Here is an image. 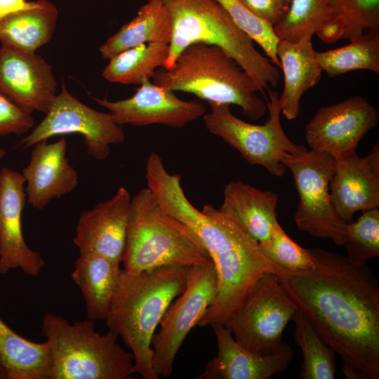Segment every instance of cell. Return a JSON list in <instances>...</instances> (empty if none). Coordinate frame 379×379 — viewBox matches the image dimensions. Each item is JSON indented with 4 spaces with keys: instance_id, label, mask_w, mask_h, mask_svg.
I'll use <instances>...</instances> for the list:
<instances>
[{
    "instance_id": "obj_19",
    "label": "cell",
    "mask_w": 379,
    "mask_h": 379,
    "mask_svg": "<svg viewBox=\"0 0 379 379\" xmlns=\"http://www.w3.org/2000/svg\"><path fill=\"white\" fill-rule=\"evenodd\" d=\"M218 353L206 365L197 379H267L284 371L293 359L291 346L284 343L277 352L261 355L238 343L221 324H212Z\"/></svg>"
},
{
    "instance_id": "obj_17",
    "label": "cell",
    "mask_w": 379,
    "mask_h": 379,
    "mask_svg": "<svg viewBox=\"0 0 379 379\" xmlns=\"http://www.w3.org/2000/svg\"><path fill=\"white\" fill-rule=\"evenodd\" d=\"M131 197L120 187L108 200L81 213L73 239L81 253H95L121 262Z\"/></svg>"
},
{
    "instance_id": "obj_29",
    "label": "cell",
    "mask_w": 379,
    "mask_h": 379,
    "mask_svg": "<svg viewBox=\"0 0 379 379\" xmlns=\"http://www.w3.org/2000/svg\"><path fill=\"white\" fill-rule=\"evenodd\" d=\"M317 59L329 77L359 69L378 74L379 30L368 31L344 46L317 52Z\"/></svg>"
},
{
    "instance_id": "obj_35",
    "label": "cell",
    "mask_w": 379,
    "mask_h": 379,
    "mask_svg": "<svg viewBox=\"0 0 379 379\" xmlns=\"http://www.w3.org/2000/svg\"><path fill=\"white\" fill-rule=\"evenodd\" d=\"M34 127L32 114L17 105L0 91V136L22 135Z\"/></svg>"
},
{
    "instance_id": "obj_11",
    "label": "cell",
    "mask_w": 379,
    "mask_h": 379,
    "mask_svg": "<svg viewBox=\"0 0 379 379\" xmlns=\"http://www.w3.org/2000/svg\"><path fill=\"white\" fill-rule=\"evenodd\" d=\"M218 279L213 262L189 268L185 286L167 308L152 342V366L159 377L170 376L175 357L191 330L213 301Z\"/></svg>"
},
{
    "instance_id": "obj_8",
    "label": "cell",
    "mask_w": 379,
    "mask_h": 379,
    "mask_svg": "<svg viewBox=\"0 0 379 379\" xmlns=\"http://www.w3.org/2000/svg\"><path fill=\"white\" fill-rule=\"evenodd\" d=\"M267 90L269 118L262 125L237 118L232 113L230 105L219 102H208L210 111L203 119L211 133L236 149L250 164L261 166L272 175L282 177L286 168L284 161L307 149L287 137L280 121L279 93Z\"/></svg>"
},
{
    "instance_id": "obj_28",
    "label": "cell",
    "mask_w": 379,
    "mask_h": 379,
    "mask_svg": "<svg viewBox=\"0 0 379 379\" xmlns=\"http://www.w3.org/2000/svg\"><path fill=\"white\" fill-rule=\"evenodd\" d=\"M168 55V44L147 43L114 55L102 71L109 82L140 85L151 80L154 72L163 67Z\"/></svg>"
},
{
    "instance_id": "obj_34",
    "label": "cell",
    "mask_w": 379,
    "mask_h": 379,
    "mask_svg": "<svg viewBox=\"0 0 379 379\" xmlns=\"http://www.w3.org/2000/svg\"><path fill=\"white\" fill-rule=\"evenodd\" d=\"M262 253L272 262L288 271L309 269L314 265L308 248H304L292 240L279 222L269 240L259 244Z\"/></svg>"
},
{
    "instance_id": "obj_22",
    "label": "cell",
    "mask_w": 379,
    "mask_h": 379,
    "mask_svg": "<svg viewBox=\"0 0 379 379\" xmlns=\"http://www.w3.org/2000/svg\"><path fill=\"white\" fill-rule=\"evenodd\" d=\"M317 52L310 39L294 43L279 40L277 44V55L284 74V88L279 101L281 112L288 120L298 117L302 95L321 77Z\"/></svg>"
},
{
    "instance_id": "obj_25",
    "label": "cell",
    "mask_w": 379,
    "mask_h": 379,
    "mask_svg": "<svg viewBox=\"0 0 379 379\" xmlns=\"http://www.w3.org/2000/svg\"><path fill=\"white\" fill-rule=\"evenodd\" d=\"M146 1L137 15L100 47L104 59L142 44H169L172 23L167 8L159 0Z\"/></svg>"
},
{
    "instance_id": "obj_27",
    "label": "cell",
    "mask_w": 379,
    "mask_h": 379,
    "mask_svg": "<svg viewBox=\"0 0 379 379\" xmlns=\"http://www.w3.org/2000/svg\"><path fill=\"white\" fill-rule=\"evenodd\" d=\"M332 18L317 34L326 44L379 30V0H328Z\"/></svg>"
},
{
    "instance_id": "obj_1",
    "label": "cell",
    "mask_w": 379,
    "mask_h": 379,
    "mask_svg": "<svg viewBox=\"0 0 379 379\" xmlns=\"http://www.w3.org/2000/svg\"><path fill=\"white\" fill-rule=\"evenodd\" d=\"M313 267L279 277L321 338L337 353L348 378H379V284L363 262L308 248Z\"/></svg>"
},
{
    "instance_id": "obj_38",
    "label": "cell",
    "mask_w": 379,
    "mask_h": 379,
    "mask_svg": "<svg viewBox=\"0 0 379 379\" xmlns=\"http://www.w3.org/2000/svg\"><path fill=\"white\" fill-rule=\"evenodd\" d=\"M284 7L288 8L291 0H277Z\"/></svg>"
},
{
    "instance_id": "obj_2",
    "label": "cell",
    "mask_w": 379,
    "mask_h": 379,
    "mask_svg": "<svg viewBox=\"0 0 379 379\" xmlns=\"http://www.w3.org/2000/svg\"><path fill=\"white\" fill-rule=\"evenodd\" d=\"M145 176L147 186L161 207L194 234L215 269L216 293L198 326L223 324L265 273L279 277L287 271L269 260L231 215L211 204L201 211L195 208L184 192L180 175L170 173L158 154L149 155Z\"/></svg>"
},
{
    "instance_id": "obj_33",
    "label": "cell",
    "mask_w": 379,
    "mask_h": 379,
    "mask_svg": "<svg viewBox=\"0 0 379 379\" xmlns=\"http://www.w3.org/2000/svg\"><path fill=\"white\" fill-rule=\"evenodd\" d=\"M227 11L237 25L256 42L264 51L268 59L277 67L280 62L277 55L279 41L273 26L257 18L244 7L238 0H215Z\"/></svg>"
},
{
    "instance_id": "obj_21",
    "label": "cell",
    "mask_w": 379,
    "mask_h": 379,
    "mask_svg": "<svg viewBox=\"0 0 379 379\" xmlns=\"http://www.w3.org/2000/svg\"><path fill=\"white\" fill-rule=\"evenodd\" d=\"M277 194L262 191L240 180L231 181L223 189L220 209L234 218L259 244L266 243L278 222Z\"/></svg>"
},
{
    "instance_id": "obj_12",
    "label": "cell",
    "mask_w": 379,
    "mask_h": 379,
    "mask_svg": "<svg viewBox=\"0 0 379 379\" xmlns=\"http://www.w3.org/2000/svg\"><path fill=\"white\" fill-rule=\"evenodd\" d=\"M72 133L83 136L88 154L97 160L107 159L110 145L121 144L126 138L121 126L110 113L86 105L62 83L45 117L21 139L18 146L25 149L51 137Z\"/></svg>"
},
{
    "instance_id": "obj_10",
    "label": "cell",
    "mask_w": 379,
    "mask_h": 379,
    "mask_svg": "<svg viewBox=\"0 0 379 379\" xmlns=\"http://www.w3.org/2000/svg\"><path fill=\"white\" fill-rule=\"evenodd\" d=\"M284 165L291 171L299 195L294 215L298 227L342 246L346 239L347 223L336 213L329 190L335 166L334 157L310 149L287 159Z\"/></svg>"
},
{
    "instance_id": "obj_23",
    "label": "cell",
    "mask_w": 379,
    "mask_h": 379,
    "mask_svg": "<svg viewBox=\"0 0 379 379\" xmlns=\"http://www.w3.org/2000/svg\"><path fill=\"white\" fill-rule=\"evenodd\" d=\"M120 263L95 253H81L71 273L85 301L87 318L105 321L115 291Z\"/></svg>"
},
{
    "instance_id": "obj_30",
    "label": "cell",
    "mask_w": 379,
    "mask_h": 379,
    "mask_svg": "<svg viewBox=\"0 0 379 379\" xmlns=\"http://www.w3.org/2000/svg\"><path fill=\"white\" fill-rule=\"evenodd\" d=\"M291 321L295 324V342L300 347L303 355L300 378H335V350L321 338L299 310L294 314Z\"/></svg>"
},
{
    "instance_id": "obj_9",
    "label": "cell",
    "mask_w": 379,
    "mask_h": 379,
    "mask_svg": "<svg viewBox=\"0 0 379 379\" xmlns=\"http://www.w3.org/2000/svg\"><path fill=\"white\" fill-rule=\"evenodd\" d=\"M298 310L279 276L266 272L223 325L246 349L269 355L282 347L283 332Z\"/></svg>"
},
{
    "instance_id": "obj_3",
    "label": "cell",
    "mask_w": 379,
    "mask_h": 379,
    "mask_svg": "<svg viewBox=\"0 0 379 379\" xmlns=\"http://www.w3.org/2000/svg\"><path fill=\"white\" fill-rule=\"evenodd\" d=\"M189 268L168 265L136 274L121 269L106 324L131 350L134 373L158 379L152 342L167 308L183 291Z\"/></svg>"
},
{
    "instance_id": "obj_18",
    "label": "cell",
    "mask_w": 379,
    "mask_h": 379,
    "mask_svg": "<svg viewBox=\"0 0 379 379\" xmlns=\"http://www.w3.org/2000/svg\"><path fill=\"white\" fill-rule=\"evenodd\" d=\"M332 205L345 223L354 214L379 206V145L365 157L352 152L335 160L329 184Z\"/></svg>"
},
{
    "instance_id": "obj_39",
    "label": "cell",
    "mask_w": 379,
    "mask_h": 379,
    "mask_svg": "<svg viewBox=\"0 0 379 379\" xmlns=\"http://www.w3.org/2000/svg\"><path fill=\"white\" fill-rule=\"evenodd\" d=\"M6 373L4 370L3 369V368L0 366V379H6Z\"/></svg>"
},
{
    "instance_id": "obj_6",
    "label": "cell",
    "mask_w": 379,
    "mask_h": 379,
    "mask_svg": "<svg viewBox=\"0 0 379 379\" xmlns=\"http://www.w3.org/2000/svg\"><path fill=\"white\" fill-rule=\"evenodd\" d=\"M121 262L126 272L136 274L168 265L191 268L212 261L194 234L166 212L147 187L131 199Z\"/></svg>"
},
{
    "instance_id": "obj_24",
    "label": "cell",
    "mask_w": 379,
    "mask_h": 379,
    "mask_svg": "<svg viewBox=\"0 0 379 379\" xmlns=\"http://www.w3.org/2000/svg\"><path fill=\"white\" fill-rule=\"evenodd\" d=\"M58 15L51 2L37 0L29 8L6 16L0 20L2 46L20 53H35L53 36Z\"/></svg>"
},
{
    "instance_id": "obj_37",
    "label": "cell",
    "mask_w": 379,
    "mask_h": 379,
    "mask_svg": "<svg viewBox=\"0 0 379 379\" xmlns=\"http://www.w3.org/2000/svg\"><path fill=\"white\" fill-rule=\"evenodd\" d=\"M32 1L26 0H0V20L8 15L29 8Z\"/></svg>"
},
{
    "instance_id": "obj_32",
    "label": "cell",
    "mask_w": 379,
    "mask_h": 379,
    "mask_svg": "<svg viewBox=\"0 0 379 379\" xmlns=\"http://www.w3.org/2000/svg\"><path fill=\"white\" fill-rule=\"evenodd\" d=\"M347 257L366 262L379 256V210L363 211L354 222L347 223V235L342 245Z\"/></svg>"
},
{
    "instance_id": "obj_20",
    "label": "cell",
    "mask_w": 379,
    "mask_h": 379,
    "mask_svg": "<svg viewBox=\"0 0 379 379\" xmlns=\"http://www.w3.org/2000/svg\"><path fill=\"white\" fill-rule=\"evenodd\" d=\"M64 138L52 143L42 140L34 145L29 164L21 173L27 203L41 210L53 199L72 192L78 185L77 171L67 157Z\"/></svg>"
},
{
    "instance_id": "obj_5",
    "label": "cell",
    "mask_w": 379,
    "mask_h": 379,
    "mask_svg": "<svg viewBox=\"0 0 379 379\" xmlns=\"http://www.w3.org/2000/svg\"><path fill=\"white\" fill-rule=\"evenodd\" d=\"M151 80L207 102L237 105L253 121L262 118L267 109L256 93L262 90L231 56L215 45L198 43L187 46L171 68H158Z\"/></svg>"
},
{
    "instance_id": "obj_15",
    "label": "cell",
    "mask_w": 379,
    "mask_h": 379,
    "mask_svg": "<svg viewBox=\"0 0 379 379\" xmlns=\"http://www.w3.org/2000/svg\"><path fill=\"white\" fill-rule=\"evenodd\" d=\"M25 179L17 171L0 170V274L20 268L25 275L36 277L45 260L25 242L22 213L27 203Z\"/></svg>"
},
{
    "instance_id": "obj_13",
    "label": "cell",
    "mask_w": 379,
    "mask_h": 379,
    "mask_svg": "<svg viewBox=\"0 0 379 379\" xmlns=\"http://www.w3.org/2000/svg\"><path fill=\"white\" fill-rule=\"evenodd\" d=\"M378 118V110L366 98L352 96L319 108L305 126V140L311 149L327 152L337 160L356 152Z\"/></svg>"
},
{
    "instance_id": "obj_16",
    "label": "cell",
    "mask_w": 379,
    "mask_h": 379,
    "mask_svg": "<svg viewBox=\"0 0 379 379\" xmlns=\"http://www.w3.org/2000/svg\"><path fill=\"white\" fill-rule=\"evenodd\" d=\"M51 66L40 55L0 48V91L29 114H46L57 94Z\"/></svg>"
},
{
    "instance_id": "obj_14",
    "label": "cell",
    "mask_w": 379,
    "mask_h": 379,
    "mask_svg": "<svg viewBox=\"0 0 379 379\" xmlns=\"http://www.w3.org/2000/svg\"><path fill=\"white\" fill-rule=\"evenodd\" d=\"M119 125L144 126L153 124L182 128L203 117L206 107L196 100H183L175 92L147 80L130 98L117 101L93 98Z\"/></svg>"
},
{
    "instance_id": "obj_40",
    "label": "cell",
    "mask_w": 379,
    "mask_h": 379,
    "mask_svg": "<svg viewBox=\"0 0 379 379\" xmlns=\"http://www.w3.org/2000/svg\"><path fill=\"white\" fill-rule=\"evenodd\" d=\"M5 153V150L0 147V160L4 157Z\"/></svg>"
},
{
    "instance_id": "obj_26",
    "label": "cell",
    "mask_w": 379,
    "mask_h": 379,
    "mask_svg": "<svg viewBox=\"0 0 379 379\" xmlns=\"http://www.w3.org/2000/svg\"><path fill=\"white\" fill-rule=\"evenodd\" d=\"M0 366L7 379H48L49 345L20 335L0 318Z\"/></svg>"
},
{
    "instance_id": "obj_7",
    "label": "cell",
    "mask_w": 379,
    "mask_h": 379,
    "mask_svg": "<svg viewBox=\"0 0 379 379\" xmlns=\"http://www.w3.org/2000/svg\"><path fill=\"white\" fill-rule=\"evenodd\" d=\"M41 334L50 349L48 379H126L135 373L131 352L119 345L111 331L97 332L95 321L88 318L70 324L47 313Z\"/></svg>"
},
{
    "instance_id": "obj_31",
    "label": "cell",
    "mask_w": 379,
    "mask_h": 379,
    "mask_svg": "<svg viewBox=\"0 0 379 379\" xmlns=\"http://www.w3.org/2000/svg\"><path fill=\"white\" fill-rule=\"evenodd\" d=\"M328 0H291L283 18L273 26L279 40L312 39L332 18Z\"/></svg>"
},
{
    "instance_id": "obj_36",
    "label": "cell",
    "mask_w": 379,
    "mask_h": 379,
    "mask_svg": "<svg viewBox=\"0 0 379 379\" xmlns=\"http://www.w3.org/2000/svg\"><path fill=\"white\" fill-rule=\"evenodd\" d=\"M250 13L274 26L284 15L287 8L277 0H238Z\"/></svg>"
},
{
    "instance_id": "obj_4",
    "label": "cell",
    "mask_w": 379,
    "mask_h": 379,
    "mask_svg": "<svg viewBox=\"0 0 379 379\" xmlns=\"http://www.w3.org/2000/svg\"><path fill=\"white\" fill-rule=\"evenodd\" d=\"M171 19V38L164 68L170 69L187 46L198 43L217 46L231 56L262 89L276 88L280 73L254 47L252 39L215 0H159Z\"/></svg>"
}]
</instances>
